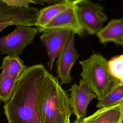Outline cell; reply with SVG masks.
I'll use <instances>...</instances> for the list:
<instances>
[{
	"label": "cell",
	"mask_w": 123,
	"mask_h": 123,
	"mask_svg": "<svg viewBox=\"0 0 123 123\" xmlns=\"http://www.w3.org/2000/svg\"><path fill=\"white\" fill-rule=\"evenodd\" d=\"M47 71L43 65L35 64L17 78L13 93L3 106L8 123H41L39 99Z\"/></svg>",
	"instance_id": "cell-1"
},
{
	"label": "cell",
	"mask_w": 123,
	"mask_h": 123,
	"mask_svg": "<svg viewBox=\"0 0 123 123\" xmlns=\"http://www.w3.org/2000/svg\"><path fill=\"white\" fill-rule=\"evenodd\" d=\"M39 109L41 123H71L70 98L57 78L48 71L40 90Z\"/></svg>",
	"instance_id": "cell-2"
},
{
	"label": "cell",
	"mask_w": 123,
	"mask_h": 123,
	"mask_svg": "<svg viewBox=\"0 0 123 123\" xmlns=\"http://www.w3.org/2000/svg\"><path fill=\"white\" fill-rule=\"evenodd\" d=\"M79 63L82 68V79L98 99L104 97L119 83L110 74L108 61L101 54L93 53Z\"/></svg>",
	"instance_id": "cell-3"
},
{
	"label": "cell",
	"mask_w": 123,
	"mask_h": 123,
	"mask_svg": "<svg viewBox=\"0 0 123 123\" xmlns=\"http://www.w3.org/2000/svg\"><path fill=\"white\" fill-rule=\"evenodd\" d=\"M39 33L38 27L17 25L10 34L0 37V53L18 56Z\"/></svg>",
	"instance_id": "cell-4"
},
{
	"label": "cell",
	"mask_w": 123,
	"mask_h": 123,
	"mask_svg": "<svg viewBox=\"0 0 123 123\" xmlns=\"http://www.w3.org/2000/svg\"><path fill=\"white\" fill-rule=\"evenodd\" d=\"M76 6L78 18L84 31L89 35H96L107 20L103 7L90 0H84Z\"/></svg>",
	"instance_id": "cell-5"
},
{
	"label": "cell",
	"mask_w": 123,
	"mask_h": 123,
	"mask_svg": "<svg viewBox=\"0 0 123 123\" xmlns=\"http://www.w3.org/2000/svg\"><path fill=\"white\" fill-rule=\"evenodd\" d=\"M39 10L33 7L10 6L0 0V23L8 22L12 25L35 26Z\"/></svg>",
	"instance_id": "cell-6"
},
{
	"label": "cell",
	"mask_w": 123,
	"mask_h": 123,
	"mask_svg": "<svg viewBox=\"0 0 123 123\" xmlns=\"http://www.w3.org/2000/svg\"><path fill=\"white\" fill-rule=\"evenodd\" d=\"M41 33L40 40L46 49L49 58L48 66L52 69L56 60L65 47L71 32L66 30L50 29H44Z\"/></svg>",
	"instance_id": "cell-7"
},
{
	"label": "cell",
	"mask_w": 123,
	"mask_h": 123,
	"mask_svg": "<svg viewBox=\"0 0 123 123\" xmlns=\"http://www.w3.org/2000/svg\"><path fill=\"white\" fill-rule=\"evenodd\" d=\"M75 35L71 33L67 42L59 55L56 62L57 77L61 80V84H67L71 82L73 77L71 70L79 58L75 46Z\"/></svg>",
	"instance_id": "cell-8"
},
{
	"label": "cell",
	"mask_w": 123,
	"mask_h": 123,
	"mask_svg": "<svg viewBox=\"0 0 123 123\" xmlns=\"http://www.w3.org/2000/svg\"><path fill=\"white\" fill-rule=\"evenodd\" d=\"M50 29L66 30L74 35L82 36L85 31L78 18L77 6L70 5L57 15L45 26L39 29V33H41L44 29Z\"/></svg>",
	"instance_id": "cell-9"
},
{
	"label": "cell",
	"mask_w": 123,
	"mask_h": 123,
	"mask_svg": "<svg viewBox=\"0 0 123 123\" xmlns=\"http://www.w3.org/2000/svg\"><path fill=\"white\" fill-rule=\"evenodd\" d=\"M70 103L72 112L76 119L86 118V110L90 101L97 97L96 94L81 79L78 85L74 84L70 88Z\"/></svg>",
	"instance_id": "cell-10"
},
{
	"label": "cell",
	"mask_w": 123,
	"mask_h": 123,
	"mask_svg": "<svg viewBox=\"0 0 123 123\" xmlns=\"http://www.w3.org/2000/svg\"><path fill=\"white\" fill-rule=\"evenodd\" d=\"M96 35L101 44L113 42L123 46V19H112Z\"/></svg>",
	"instance_id": "cell-11"
},
{
	"label": "cell",
	"mask_w": 123,
	"mask_h": 123,
	"mask_svg": "<svg viewBox=\"0 0 123 123\" xmlns=\"http://www.w3.org/2000/svg\"><path fill=\"white\" fill-rule=\"evenodd\" d=\"M123 114L120 103L100 108L88 117L83 119L85 123H120Z\"/></svg>",
	"instance_id": "cell-12"
},
{
	"label": "cell",
	"mask_w": 123,
	"mask_h": 123,
	"mask_svg": "<svg viewBox=\"0 0 123 123\" xmlns=\"http://www.w3.org/2000/svg\"><path fill=\"white\" fill-rule=\"evenodd\" d=\"M71 5L66 2L51 4L39 10L35 26L39 29L43 28L50 21Z\"/></svg>",
	"instance_id": "cell-13"
},
{
	"label": "cell",
	"mask_w": 123,
	"mask_h": 123,
	"mask_svg": "<svg viewBox=\"0 0 123 123\" xmlns=\"http://www.w3.org/2000/svg\"><path fill=\"white\" fill-rule=\"evenodd\" d=\"M27 67L18 56L8 55L3 58L0 69L1 73L17 79Z\"/></svg>",
	"instance_id": "cell-14"
},
{
	"label": "cell",
	"mask_w": 123,
	"mask_h": 123,
	"mask_svg": "<svg viewBox=\"0 0 123 123\" xmlns=\"http://www.w3.org/2000/svg\"><path fill=\"white\" fill-rule=\"evenodd\" d=\"M123 100V83H119L103 98L98 99L97 107L103 108L112 106Z\"/></svg>",
	"instance_id": "cell-15"
},
{
	"label": "cell",
	"mask_w": 123,
	"mask_h": 123,
	"mask_svg": "<svg viewBox=\"0 0 123 123\" xmlns=\"http://www.w3.org/2000/svg\"><path fill=\"white\" fill-rule=\"evenodd\" d=\"M16 79L0 73V101L6 103L9 100L14 91Z\"/></svg>",
	"instance_id": "cell-16"
},
{
	"label": "cell",
	"mask_w": 123,
	"mask_h": 123,
	"mask_svg": "<svg viewBox=\"0 0 123 123\" xmlns=\"http://www.w3.org/2000/svg\"><path fill=\"white\" fill-rule=\"evenodd\" d=\"M108 67L111 75L119 83H123V54L109 60Z\"/></svg>",
	"instance_id": "cell-17"
},
{
	"label": "cell",
	"mask_w": 123,
	"mask_h": 123,
	"mask_svg": "<svg viewBox=\"0 0 123 123\" xmlns=\"http://www.w3.org/2000/svg\"><path fill=\"white\" fill-rule=\"evenodd\" d=\"M7 5L15 7L27 8L30 4H38L42 2L53 4L65 2L64 0H1Z\"/></svg>",
	"instance_id": "cell-18"
},
{
	"label": "cell",
	"mask_w": 123,
	"mask_h": 123,
	"mask_svg": "<svg viewBox=\"0 0 123 123\" xmlns=\"http://www.w3.org/2000/svg\"><path fill=\"white\" fill-rule=\"evenodd\" d=\"M84 0H64L65 2L71 5H77Z\"/></svg>",
	"instance_id": "cell-19"
},
{
	"label": "cell",
	"mask_w": 123,
	"mask_h": 123,
	"mask_svg": "<svg viewBox=\"0 0 123 123\" xmlns=\"http://www.w3.org/2000/svg\"><path fill=\"white\" fill-rule=\"evenodd\" d=\"M12 25V24L8 22H3V23H0V32L4 28L6 27L10 26Z\"/></svg>",
	"instance_id": "cell-20"
},
{
	"label": "cell",
	"mask_w": 123,
	"mask_h": 123,
	"mask_svg": "<svg viewBox=\"0 0 123 123\" xmlns=\"http://www.w3.org/2000/svg\"><path fill=\"white\" fill-rule=\"evenodd\" d=\"M73 123H85L82 119H76Z\"/></svg>",
	"instance_id": "cell-21"
},
{
	"label": "cell",
	"mask_w": 123,
	"mask_h": 123,
	"mask_svg": "<svg viewBox=\"0 0 123 123\" xmlns=\"http://www.w3.org/2000/svg\"><path fill=\"white\" fill-rule=\"evenodd\" d=\"M120 103L122 105V107H123V100H122L120 102ZM120 123H123V116H122V119H121V122H120Z\"/></svg>",
	"instance_id": "cell-22"
}]
</instances>
